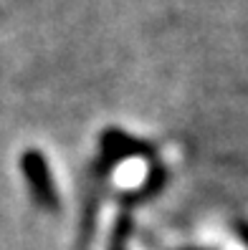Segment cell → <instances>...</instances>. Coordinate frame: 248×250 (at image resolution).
<instances>
[{"label": "cell", "mask_w": 248, "mask_h": 250, "mask_svg": "<svg viewBox=\"0 0 248 250\" xmlns=\"http://www.w3.org/2000/svg\"><path fill=\"white\" fill-rule=\"evenodd\" d=\"M21 167L25 172V180H28V185H31L36 200L41 205H46V208H56L58 205L56 185H53V177H51V169L46 165V159H43L36 149H28L21 159Z\"/></svg>", "instance_id": "1"}]
</instances>
